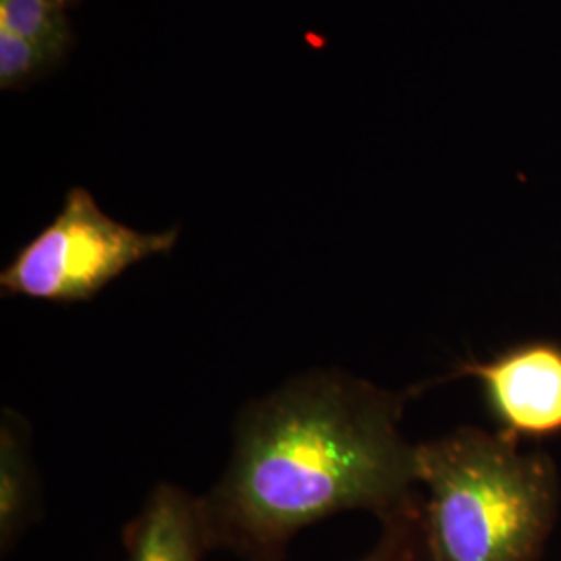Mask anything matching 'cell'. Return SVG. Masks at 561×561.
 I'll return each mask as SVG.
<instances>
[{
  "instance_id": "5",
  "label": "cell",
  "mask_w": 561,
  "mask_h": 561,
  "mask_svg": "<svg viewBox=\"0 0 561 561\" xmlns=\"http://www.w3.org/2000/svg\"><path fill=\"white\" fill-rule=\"evenodd\" d=\"M125 561H202L213 549L202 497L161 482L125 526Z\"/></svg>"
},
{
  "instance_id": "9",
  "label": "cell",
  "mask_w": 561,
  "mask_h": 561,
  "mask_svg": "<svg viewBox=\"0 0 561 561\" xmlns=\"http://www.w3.org/2000/svg\"><path fill=\"white\" fill-rule=\"evenodd\" d=\"M55 67L46 55L0 23V88L15 90Z\"/></svg>"
},
{
  "instance_id": "10",
  "label": "cell",
  "mask_w": 561,
  "mask_h": 561,
  "mask_svg": "<svg viewBox=\"0 0 561 561\" xmlns=\"http://www.w3.org/2000/svg\"><path fill=\"white\" fill-rule=\"evenodd\" d=\"M55 2H59V4H62L65 9H69V7H73V4H78L80 0H55Z\"/></svg>"
},
{
  "instance_id": "8",
  "label": "cell",
  "mask_w": 561,
  "mask_h": 561,
  "mask_svg": "<svg viewBox=\"0 0 561 561\" xmlns=\"http://www.w3.org/2000/svg\"><path fill=\"white\" fill-rule=\"evenodd\" d=\"M385 533L379 545L360 561H426L422 512L416 502L382 518Z\"/></svg>"
},
{
  "instance_id": "6",
  "label": "cell",
  "mask_w": 561,
  "mask_h": 561,
  "mask_svg": "<svg viewBox=\"0 0 561 561\" xmlns=\"http://www.w3.org/2000/svg\"><path fill=\"white\" fill-rule=\"evenodd\" d=\"M38 516V484L27 424L4 410L0 426V547L7 553Z\"/></svg>"
},
{
  "instance_id": "2",
  "label": "cell",
  "mask_w": 561,
  "mask_h": 561,
  "mask_svg": "<svg viewBox=\"0 0 561 561\" xmlns=\"http://www.w3.org/2000/svg\"><path fill=\"white\" fill-rule=\"evenodd\" d=\"M426 561H535L558 510L551 461L518 439L461 428L416 445Z\"/></svg>"
},
{
  "instance_id": "7",
  "label": "cell",
  "mask_w": 561,
  "mask_h": 561,
  "mask_svg": "<svg viewBox=\"0 0 561 561\" xmlns=\"http://www.w3.org/2000/svg\"><path fill=\"white\" fill-rule=\"evenodd\" d=\"M65 11L55 0H0V23L59 65L76 44Z\"/></svg>"
},
{
  "instance_id": "1",
  "label": "cell",
  "mask_w": 561,
  "mask_h": 561,
  "mask_svg": "<svg viewBox=\"0 0 561 561\" xmlns=\"http://www.w3.org/2000/svg\"><path fill=\"white\" fill-rule=\"evenodd\" d=\"M401 400L340 370H314L250 403L231 461L202 497L213 549L283 561L301 528L347 510L387 518L414 502L416 447Z\"/></svg>"
},
{
  "instance_id": "4",
  "label": "cell",
  "mask_w": 561,
  "mask_h": 561,
  "mask_svg": "<svg viewBox=\"0 0 561 561\" xmlns=\"http://www.w3.org/2000/svg\"><path fill=\"white\" fill-rule=\"evenodd\" d=\"M458 375L477 377L491 414L512 439L561 433V347L524 343L489 362L463 364Z\"/></svg>"
},
{
  "instance_id": "3",
  "label": "cell",
  "mask_w": 561,
  "mask_h": 561,
  "mask_svg": "<svg viewBox=\"0 0 561 561\" xmlns=\"http://www.w3.org/2000/svg\"><path fill=\"white\" fill-rule=\"evenodd\" d=\"M180 229L138 231L108 217L85 187L65 194L57 217L0 273L2 296L53 304L92 300L131 266L169 254Z\"/></svg>"
}]
</instances>
